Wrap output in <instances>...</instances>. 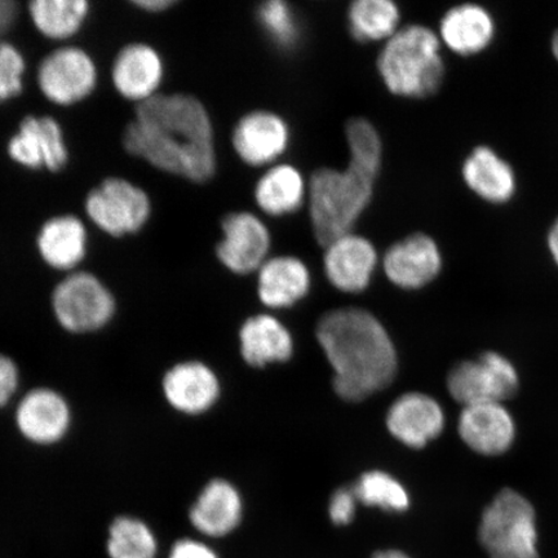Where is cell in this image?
<instances>
[{
    "label": "cell",
    "instance_id": "6da1fadb",
    "mask_svg": "<svg viewBox=\"0 0 558 558\" xmlns=\"http://www.w3.org/2000/svg\"><path fill=\"white\" fill-rule=\"evenodd\" d=\"M123 144L131 156L192 183H206L218 166L211 118L192 95L157 94L138 104Z\"/></svg>",
    "mask_w": 558,
    "mask_h": 558
},
{
    "label": "cell",
    "instance_id": "7a4b0ae2",
    "mask_svg": "<svg viewBox=\"0 0 558 558\" xmlns=\"http://www.w3.org/2000/svg\"><path fill=\"white\" fill-rule=\"evenodd\" d=\"M316 337L333 369L341 400L361 402L393 383L399 359L379 319L366 310L341 308L318 320Z\"/></svg>",
    "mask_w": 558,
    "mask_h": 558
},
{
    "label": "cell",
    "instance_id": "3957f363",
    "mask_svg": "<svg viewBox=\"0 0 558 558\" xmlns=\"http://www.w3.org/2000/svg\"><path fill=\"white\" fill-rule=\"evenodd\" d=\"M383 166L349 157L345 169L319 167L310 178L308 209L320 247L354 232L372 205Z\"/></svg>",
    "mask_w": 558,
    "mask_h": 558
},
{
    "label": "cell",
    "instance_id": "277c9868",
    "mask_svg": "<svg viewBox=\"0 0 558 558\" xmlns=\"http://www.w3.org/2000/svg\"><path fill=\"white\" fill-rule=\"evenodd\" d=\"M441 39L430 27L409 24L383 45L376 70L390 95L425 100L441 89L446 66Z\"/></svg>",
    "mask_w": 558,
    "mask_h": 558
},
{
    "label": "cell",
    "instance_id": "5b68a950",
    "mask_svg": "<svg viewBox=\"0 0 558 558\" xmlns=\"http://www.w3.org/2000/svg\"><path fill=\"white\" fill-rule=\"evenodd\" d=\"M477 534L490 558H541L535 509L512 488H504L486 506Z\"/></svg>",
    "mask_w": 558,
    "mask_h": 558
},
{
    "label": "cell",
    "instance_id": "8992f818",
    "mask_svg": "<svg viewBox=\"0 0 558 558\" xmlns=\"http://www.w3.org/2000/svg\"><path fill=\"white\" fill-rule=\"evenodd\" d=\"M56 323L73 335L94 333L113 320L117 302L99 278L75 271L56 286L51 298Z\"/></svg>",
    "mask_w": 558,
    "mask_h": 558
},
{
    "label": "cell",
    "instance_id": "52a82bcc",
    "mask_svg": "<svg viewBox=\"0 0 558 558\" xmlns=\"http://www.w3.org/2000/svg\"><path fill=\"white\" fill-rule=\"evenodd\" d=\"M446 386L453 400L463 407L481 402H501L518 393V368L505 355L486 352L478 360L459 362L450 369Z\"/></svg>",
    "mask_w": 558,
    "mask_h": 558
},
{
    "label": "cell",
    "instance_id": "ba28073f",
    "mask_svg": "<svg viewBox=\"0 0 558 558\" xmlns=\"http://www.w3.org/2000/svg\"><path fill=\"white\" fill-rule=\"evenodd\" d=\"M150 209L148 194L120 178L105 180L86 201L89 219L113 236L138 232L148 221Z\"/></svg>",
    "mask_w": 558,
    "mask_h": 558
},
{
    "label": "cell",
    "instance_id": "9c48e42d",
    "mask_svg": "<svg viewBox=\"0 0 558 558\" xmlns=\"http://www.w3.org/2000/svg\"><path fill=\"white\" fill-rule=\"evenodd\" d=\"M13 418L25 441L53 446L64 441L72 429L73 410L59 390L37 387L20 397Z\"/></svg>",
    "mask_w": 558,
    "mask_h": 558
},
{
    "label": "cell",
    "instance_id": "30bf717a",
    "mask_svg": "<svg viewBox=\"0 0 558 558\" xmlns=\"http://www.w3.org/2000/svg\"><path fill=\"white\" fill-rule=\"evenodd\" d=\"M222 239L216 246L219 262L234 275L259 271L269 259L271 233L259 215L230 213L221 221Z\"/></svg>",
    "mask_w": 558,
    "mask_h": 558
},
{
    "label": "cell",
    "instance_id": "8fae6325",
    "mask_svg": "<svg viewBox=\"0 0 558 558\" xmlns=\"http://www.w3.org/2000/svg\"><path fill=\"white\" fill-rule=\"evenodd\" d=\"M291 128L281 114L269 109L251 110L235 123L232 145L244 165L269 169L290 149Z\"/></svg>",
    "mask_w": 558,
    "mask_h": 558
},
{
    "label": "cell",
    "instance_id": "7c38bea8",
    "mask_svg": "<svg viewBox=\"0 0 558 558\" xmlns=\"http://www.w3.org/2000/svg\"><path fill=\"white\" fill-rule=\"evenodd\" d=\"M444 257L434 236L415 232L390 244L383 269L390 283L402 290L425 288L441 274Z\"/></svg>",
    "mask_w": 558,
    "mask_h": 558
},
{
    "label": "cell",
    "instance_id": "4fadbf2b",
    "mask_svg": "<svg viewBox=\"0 0 558 558\" xmlns=\"http://www.w3.org/2000/svg\"><path fill=\"white\" fill-rule=\"evenodd\" d=\"M97 81L93 59L80 48L66 47L52 52L41 61L38 85L48 100L72 105L86 99Z\"/></svg>",
    "mask_w": 558,
    "mask_h": 558
},
{
    "label": "cell",
    "instance_id": "5bb4252c",
    "mask_svg": "<svg viewBox=\"0 0 558 558\" xmlns=\"http://www.w3.org/2000/svg\"><path fill=\"white\" fill-rule=\"evenodd\" d=\"M324 254L326 278L345 294L364 292L379 264V253L367 236L352 232L327 244Z\"/></svg>",
    "mask_w": 558,
    "mask_h": 558
},
{
    "label": "cell",
    "instance_id": "9a60e30c",
    "mask_svg": "<svg viewBox=\"0 0 558 558\" xmlns=\"http://www.w3.org/2000/svg\"><path fill=\"white\" fill-rule=\"evenodd\" d=\"M165 401L179 414L197 416L219 401L220 380L211 367L201 361H181L167 368L160 381Z\"/></svg>",
    "mask_w": 558,
    "mask_h": 558
},
{
    "label": "cell",
    "instance_id": "2e32d148",
    "mask_svg": "<svg viewBox=\"0 0 558 558\" xmlns=\"http://www.w3.org/2000/svg\"><path fill=\"white\" fill-rule=\"evenodd\" d=\"M458 432L462 441L481 456L498 457L514 444L515 422L501 402H481L464 407Z\"/></svg>",
    "mask_w": 558,
    "mask_h": 558
},
{
    "label": "cell",
    "instance_id": "e0dca14e",
    "mask_svg": "<svg viewBox=\"0 0 558 558\" xmlns=\"http://www.w3.org/2000/svg\"><path fill=\"white\" fill-rule=\"evenodd\" d=\"M9 155L27 169L58 172L68 163L69 153L60 124L51 117H26L11 138Z\"/></svg>",
    "mask_w": 558,
    "mask_h": 558
},
{
    "label": "cell",
    "instance_id": "ac0fdd59",
    "mask_svg": "<svg viewBox=\"0 0 558 558\" xmlns=\"http://www.w3.org/2000/svg\"><path fill=\"white\" fill-rule=\"evenodd\" d=\"M445 411L430 396L410 392L397 399L388 410L389 434L411 449H422L442 434Z\"/></svg>",
    "mask_w": 558,
    "mask_h": 558
},
{
    "label": "cell",
    "instance_id": "d6986e66",
    "mask_svg": "<svg viewBox=\"0 0 558 558\" xmlns=\"http://www.w3.org/2000/svg\"><path fill=\"white\" fill-rule=\"evenodd\" d=\"M187 519L204 538H226L240 527L243 519L239 488L227 480L209 481L191 506Z\"/></svg>",
    "mask_w": 558,
    "mask_h": 558
},
{
    "label": "cell",
    "instance_id": "ffe728a7",
    "mask_svg": "<svg viewBox=\"0 0 558 558\" xmlns=\"http://www.w3.org/2000/svg\"><path fill=\"white\" fill-rule=\"evenodd\" d=\"M310 181L295 165L279 162L256 181L254 201L269 218H286L308 204Z\"/></svg>",
    "mask_w": 558,
    "mask_h": 558
},
{
    "label": "cell",
    "instance_id": "44dd1931",
    "mask_svg": "<svg viewBox=\"0 0 558 558\" xmlns=\"http://www.w3.org/2000/svg\"><path fill=\"white\" fill-rule=\"evenodd\" d=\"M257 274V294L268 308H289L308 295L311 290L308 265L298 256L269 257Z\"/></svg>",
    "mask_w": 558,
    "mask_h": 558
},
{
    "label": "cell",
    "instance_id": "7402d4cb",
    "mask_svg": "<svg viewBox=\"0 0 558 558\" xmlns=\"http://www.w3.org/2000/svg\"><path fill=\"white\" fill-rule=\"evenodd\" d=\"M437 34L441 44L451 52L470 58L490 46L495 23L484 7L464 3L446 11L439 21Z\"/></svg>",
    "mask_w": 558,
    "mask_h": 558
},
{
    "label": "cell",
    "instance_id": "603a6c76",
    "mask_svg": "<svg viewBox=\"0 0 558 558\" xmlns=\"http://www.w3.org/2000/svg\"><path fill=\"white\" fill-rule=\"evenodd\" d=\"M111 76L118 93L142 104L157 95L163 76L162 60L149 46L130 45L118 53Z\"/></svg>",
    "mask_w": 558,
    "mask_h": 558
},
{
    "label": "cell",
    "instance_id": "cb8c5ba5",
    "mask_svg": "<svg viewBox=\"0 0 558 558\" xmlns=\"http://www.w3.org/2000/svg\"><path fill=\"white\" fill-rule=\"evenodd\" d=\"M462 177L466 186L490 204H506L515 192V177L497 151L481 145L474 148L462 166Z\"/></svg>",
    "mask_w": 558,
    "mask_h": 558
},
{
    "label": "cell",
    "instance_id": "d4e9b609",
    "mask_svg": "<svg viewBox=\"0 0 558 558\" xmlns=\"http://www.w3.org/2000/svg\"><path fill=\"white\" fill-rule=\"evenodd\" d=\"M240 341L243 360L256 368L289 361L294 352L290 331L269 314L246 319L241 327Z\"/></svg>",
    "mask_w": 558,
    "mask_h": 558
},
{
    "label": "cell",
    "instance_id": "484cf974",
    "mask_svg": "<svg viewBox=\"0 0 558 558\" xmlns=\"http://www.w3.org/2000/svg\"><path fill=\"white\" fill-rule=\"evenodd\" d=\"M38 250L51 268L72 270L85 259L87 233L75 216H59L47 221L38 235Z\"/></svg>",
    "mask_w": 558,
    "mask_h": 558
},
{
    "label": "cell",
    "instance_id": "4316f807",
    "mask_svg": "<svg viewBox=\"0 0 558 558\" xmlns=\"http://www.w3.org/2000/svg\"><path fill=\"white\" fill-rule=\"evenodd\" d=\"M402 12L392 0H355L347 10L351 37L361 45L378 44L401 29Z\"/></svg>",
    "mask_w": 558,
    "mask_h": 558
},
{
    "label": "cell",
    "instance_id": "83f0119b",
    "mask_svg": "<svg viewBox=\"0 0 558 558\" xmlns=\"http://www.w3.org/2000/svg\"><path fill=\"white\" fill-rule=\"evenodd\" d=\"M105 550L109 558H157L159 543L149 523L123 514L111 521Z\"/></svg>",
    "mask_w": 558,
    "mask_h": 558
},
{
    "label": "cell",
    "instance_id": "f1b7e54d",
    "mask_svg": "<svg viewBox=\"0 0 558 558\" xmlns=\"http://www.w3.org/2000/svg\"><path fill=\"white\" fill-rule=\"evenodd\" d=\"M86 0H35L29 4L33 23L51 39H66L81 29L88 15Z\"/></svg>",
    "mask_w": 558,
    "mask_h": 558
},
{
    "label": "cell",
    "instance_id": "f546056e",
    "mask_svg": "<svg viewBox=\"0 0 558 558\" xmlns=\"http://www.w3.org/2000/svg\"><path fill=\"white\" fill-rule=\"evenodd\" d=\"M359 504L379 508L381 511L402 513L410 507L407 488L393 476L383 471H369L352 486Z\"/></svg>",
    "mask_w": 558,
    "mask_h": 558
},
{
    "label": "cell",
    "instance_id": "4dcf8cb0",
    "mask_svg": "<svg viewBox=\"0 0 558 558\" xmlns=\"http://www.w3.org/2000/svg\"><path fill=\"white\" fill-rule=\"evenodd\" d=\"M256 19L271 44L281 50L289 51L298 46L302 31L295 11L284 0L262 3L256 11Z\"/></svg>",
    "mask_w": 558,
    "mask_h": 558
},
{
    "label": "cell",
    "instance_id": "1f68e13d",
    "mask_svg": "<svg viewBox=\"0 0 558 558\" xmlns=\"http://www.w3.org/2000/svg\"><path fill=\"white\" fill-rule=\"evenodd\" d=\"M24 73L23 54L9 44H0V102L20 95Z\"/></svg>",
    "mask_w": 558,
    "mask_h": 558
},
{
    "label": "cell",
    "instance_id": "d6a6232c",
    "mask_svg": "<svg viewBox=\"0 0 558 558\" xmlns=\"http://www.w3.org/2000/svg\"><path fill=\"white\" fill-rule=\"evenodd\" d=\"M357 504L352 486L338 488L331 495L329 504V518L333 525L347 526L352 523L357 512Z\"/></svg>",
    "mask_w": 558,
    "mask_h": 558
},
{
    "label": "cell",
    "instance_id": "836d02e7",
    "mask_svg": "<svg viewBox=\"0 0 558 558\" xmlns=\"http://www.w3.org/2000/svg\"><path fill=\"white\" fill-rule=\"evenodd\" d=\"M20 368L15 360L0 352V409L9 407L19 393Z\"/></svg>",
    "mask_w": 558,
    "mask_h": 558
},
{
    "label": "cell",
    "instance_id": "e575fe53",
    "mask_svg": "<svg viewBox=\"0 0 558 558\" xmlns=\"http://www.w3.org/2000/svg\"><path fill=\"white\" fill-rule=\"evenodd\" d=\"M167 558H220V556L205 541L181 538L172 544Z\"/></svg>",
    "mask_w": 558,
    "mask_h": 558
},
{
    "label": "cell",
    "instance_id": "d590c367",
    "mask_svg": "<svg viewBox=\"0 0 558 558\" xmlns=\"http://www.w3.org/2000/svg\"><path fill=\"white\" fill-rule=\"evenodd\" d=\"M19 7L13 0H0V35L4 34L15 23Z\"/></svg>",
    "mask_w": 558,
    "mask_h": 558
},
{
    "label": "cell",
    "instance_id": "8d00e7d4",
    "mask_svg": "<svg viewBox=\"0 0 558 558\" xmlns=\"http://www.w3.org/2000/svg\"><path fill=\"white\" fill-rule=\"evenodd\" d=\"M134 5L138 7V9L148 11V12H162L170 7L174 5V0H136V2H132Z\"/></svg>",
    "mask_w": 558,
    "mask_h": 558
},
{
    "label": "cell",
    "instance_id": "74e56055",
    "mask_svg": "<svg viewBox=\"0 0 558 558\" xmlns=\"http://www.w3.org/2000/svg\"><path fill=\"white\" fill-rule=\"evenodd\" d=\"M548 247L550 255H553L555 263L558 265V219L549 230Z\"/></svg>",
    "mask_w": 558,
    "mask_h": 558
},
{
    "label": "cell",
    "instance_id": "f35d334b",
    "mask_svg": "<svg viewBox=\"0 0 558 558\" xmlns=\"http://www.w3.org/2000/svg\"><path fill=\"white\" fill-rule=\"evenodd\" d=\"M369 558H413L404 550L397 549V548H387V549H379L376 550L375 554H373Z\"/></svg>",
    "mask_w": 558,
    "mask_h": 558
},
{
    "label": "cell",
    "instance_id": "ab89813d",
    "mask_svg": "<svg viewBox=\"0 0 558 558\" xmlns=\"http://www.w3.org/2000/svg\"><path fill=\"white\" fill-rule=\"evenodd\" d=\"M553 52L555 54L556 60L558 61V31L554 35L553 39Z\"/></svg>",
    "mask_w": 558,
    "mask_h": 558
}]
</instances>
